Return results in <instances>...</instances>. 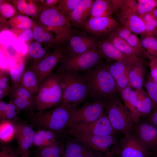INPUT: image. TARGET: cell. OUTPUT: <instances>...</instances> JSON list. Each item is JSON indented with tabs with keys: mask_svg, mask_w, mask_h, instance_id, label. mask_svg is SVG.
<instances>
[{
	"mask_svg": "<svg viewBox=\"0 0 157 157\" xmlns=\"http://www.w3.org/2000/svg\"><path fill=\"white\" fill-rule=\"evenodd\" d=\"M83 76L88 88L87 101L104 100L118 93L115 80L105 64H99Z\"/></svg>",
	"mask_w": 157,
	"mask_h": 157,
	"instance_id": "6da1fadb",
	"label": "cell"
},
{
	"mask_svg": "<svg viewBox=\"0 0 157 157\" xmlns=\"http://www.w3.org/2000/svg\"><path fill=\"white\" fill-rule=\"evenodd\" d=\"M73 106L65 103L53 108L29 116L31 123L38 128L48 129L60 134L66 133L71 124Z\"/></svg>",
	"mask_w": 157,
	"mask_h": 157,
	"instance_id": "7a4b0ae2",
	"label": "cell"
},
{
	"mask_svg": "<svg viewBox=\"0 0 157 157\" xmlns=\"http://www.w3.org/2000/svg\"><path fill=\"white\" fill-rule=\"evenodd\" d=\"M37 22L46 26L52 33L57 46L67 43L78 32L72 27L68 18L61 13L57 6L43 5Z\"/></svg>",
	"mask_w": 157,
	"mask_h": 157,
	"instance_id": "3957f363",
	"label": "cell"
},
{
	"mask_svg": "<svg viewBox=\"0 0 157 157\" xmlns=\"http://www.w3.org/2000/svg\"><path fill=\"white\" fill-rule=\"evenodd\" d=\"M35 110L42 111L63 102V89L57 74L51 73L42 83L34 97Z\"/></svg>",
	"mask_w": 157,
	"mask_h": 157,
	"instance_id": "277c9868",
	"label": "cell"
},
{
	"mask_svg": "<svg viewBox=\"0 0 157 157\" xmlns=\"http://www.w3.org/2000/svg\"><path fill=\"white\" fill-rule=\"evenodd\" d=\"M57 74L63 86V103L77 106L86 99L88 88L83 76L79 72L65 71H58Z\"/></svg>",
	"mask_w": 157,
	"mask_h": 157,
	"instance_id": "5b68a950",
	"label": "cell"
},
{
	"mask_svg": "<svg viewBox=\"0 0 157 157\" xmlns=\"http://www.w3.org/2000/svg\"><path fill=\"white\" fill-rule=\"evenodd\" d=\"M105 111L116 132L124 135L132 134L133 122L119 93L104 100Z\"/></svg>",
	"mask_w": 157,
	"mask_h": 157,
	"instance_id": "8992f818",
	"label": "cell"
},
{
	"mask_svg": "<svg viewBox=\"0 0 157 157\" xmlns=\"http://www.w3.org/2000/svg\"><path fill=\"white\" fill-rule=\"evenodd\" d=\"M68 134L83 142L98 157H112L118 147L115 135L97 136L76 133Z\"/></svg>",
	"mask_w": 157,
	"mask_h": 157,
	"instance_id": "52a82bcc",
	"label": "cell"
},
{
	"mask_svg": "<svg viewBox=\"0 0 157 157\" xmlns=\"http://www.w3.org/2000/svg\"><path fill=\"white\" fill-rule=\"evenodd\" d=\"M102 58L98 49L73 56L65 55L58 71L86 72L100 64Z\"/></svg>",
	"mask_w": 157,
	"mask_h": 157,
	"instance_id": "ba28073f",
	"label": "cell"
},
{
	"mask_svg": "<svg viewBox=\"0 0 157 157\" xmlns=\"http://www.w3.org/2000/svg\"><path fill=\"white\" fill-rule=\"evenodd\" d=\"M105 112L104 100L87 101L82 106H74L72 109L70 125L92 122L99 118Z\"/></svg>",
	"mask_w": 157,
	"mask_h": 157,
	"instance_id": "9c48e42d",
	"label": "cell"
},
{
	"mask_svg": "<svg viewBox=\"0 0 157 157\" xmlns=\"http://www.w3.org/2000/svg\"><path fill=\"white\" fill-rule=\"evenodd\" d=\"M117 132L113 128L105 111L97 119L85 124L70 125L66 133H79L91 135L105 136L115 135Z\"/></svg>",
	"mask_w": 157,
	"mask_h": 157,
	"instance_id": "30bf717a",
	"label": "cell"
},
{
	"mask_svg": "<svg viewBox=\"0 0 157 157\" xmlns=\"http://www.w3.org/2000/svg\"><path fill=\"white\" fill-rule=\"evenodd\" d=\"M122 25L112 17L90 18L82 28L96 38L108 37Z\"/></svg>",
	"mask_w": 157,
	"mask_h": 157,
	"instance_id": "8fae6325",
	"label": "cell"
},
{
	"mask_svg": "<svg viewBox=\"0 0 157 157\" xmlns=\"http://www.w3.org/2000/svg\"><path fill=\"white\" fill-rule=\"evenodd\" d=\"M65 56L64 49L57 46L54 50L40 61L31 65L38 76L39 86L51 73L54 67L60 63Z\"/></svg>",
	"mask_w": 157,
	"mask_h": 157,
	"instance_id": "7c38bea8",
	"label": "cell"
},
{
	"mask_svg": "<svg viewBox=\"0 0 157 157\" xmlns=\"http://www.w3.org/2000/svg\"><path fill=\"white\" fill-rule=\"evenodd\" d=\"M98 41L95 37L78 33L70 38L67 46L64 49L65 55L72 56L97 49Z\"/></svg>",
	"mask_w": 157,
	"mask_h": 157,
	"instance_id": "4fadbf2b",
	"label": "cell"
},
{
	"mask_svg": "<svg viewBox=\"0 0 157 157\" xmlns=\"http://www.w3.org/2000/svg\"><path fill=\"white\" fill-rule=\"evenodd\" d=\"M12 121L15 129V138L17 144V148L21 155L29 150L33 145L35 131L31 125L17 118Z\"/></svg>",
	"mask_w": 157,
	"mask_h": 157,
	"instance_id": "5bb4252c",
	"label": "cell"
},
{
	"mask_svg": "<svg viewBox=\"0 0 157 157\" xmlns=\"http://www.w3.org/2000/svg\"><path fill=\"white\" fill-rule=\"evenodd\" d=\"M119 23L132 33L141 35L146 34L144 23L139 14L128 7L120 8L115 13Z\"/></svg>",
	"mask_w": 157,
	"mask_h": 157,
	"instance_id": "9a60e30c",
	"label": "cell"
},
{
	"mask_svg": "<svg viewBox=\"0 0 157 157\" xmlns=\"http://www.w3.org/2000/svg\"><path fill=\"white\" fill-rule=\"evenodd\" d=\"M135 124V136L142 145L147 150L157 146V128L144 122Z\"/></svg>",
	"mask_w": 157,
	"mask_h": 157,
	"instance_id": "2e32d148",
	"label": "cell"
},
{
	"mask_svg": "<svg viewBox=\"0 0 157 157\" xmlns=\"http://www.w3.org/2000/svg\"><path fill=\"white\" fill-rule=\"evenodd\" d=\"M63 157H98L85 144L66 133Z\"/></svg>",
	"mask_w": 157,
	"mask_h": 157,
	"instance_id": "e0dca14e",
	"label": "cell"
},
{
	"mask_svg": "<svg viewBox=\"0 0 157 157\" xmlns=\"http://www.w3.org/2000/svg\"><path fill=\"white\" fill-rule=\"evenodd\" d=\"M97 47L103 58L111 62L119 61L132 64L140 58L132 57L124 53L106 39L98 40Z\"/></svg>",
	"mask_w": 157,
	"mask_h": 157,
	"instance_id": "ac0fdd59",
	"label": "cell"
},
{
	"mask_svg": "<svg viewBox=\"0 0 157 157\" xmlns=\"http://www.w3.org/2000/svg\"><path fill=\"white\" fill-rule=\"evenodd\" d=\"M120 157H147V150L132 134L124 135L119 143Z\"/></svg>",
	"mask_w": 157,
	"mask_h": 157,
	"instance_id": "d6986e66",
	"label": "cell"
},
{
	"mask_svg": "<svg viewBox=\"0 0 157 157\" xmlns=\"http://www.w3.org/2000/svg\"><path fill=\"white\" fill-rule=\"evenodd\" d=\"M65 134L46 129L38 128L35 132L33 145L37 148L56 145L63 141Z\"/></svg>",
	"mask_w": 157,
	"mask_h": 157,
	"instance_id": "ffe728a7",
	"label": "cell"
},
{
	"mask_svg": "<svg viewBox=\"0 0 157 157\" xmlns=\"http://www.w3.org/2000/svg\"><path fill=\"white\" fill-rule=\"evenodd\" d=\"M146 67L144 57L133 63L129 72V85L134 90L142 88L146 77Z\"/></svg>",
	"mask_w": 157,
	"mask_h": 157,
	"instance_id": "44dd1931",
	"label": "cell"
},
{
	"mask_svg": "<svg viewBox=\"0 0 157 157\" xmlns=\"http://www.w3.org/2000/svg\"><path fill=\"white\" fill-rule=\"evenodd\" d=\"M93 0H80L68 17L71 24L82 28L90 16Z\"/></svg>",
	"mask_w": 157,
	"mask_h": 157,
	"instance_id": "7402d4cb",
	"label": "cell"
},
{
	"mask_svg": "<svg viewBox=\"0 0 157 157\" xmlns=\"http://www.w3.org/2000/svg\"><path fill=\"white\" fill-rule=\"evenodd\" d=\"M124 106L130 113L134 123L140 121V116L136 108L137 97L135 90L129 86L119 94Z\"/></svg>",
	"mask_w": 157,
	"mask_h": 157,
	"instance_id": "603a6c76",
	"label": "cell"
},
{
	"mask_svg": "<svg viewBox=\"0 0 157 157\" xmlns=\"http://www.w3.org/2000/svg\"><path fill=\"white\" fill-rule=\"evenodd\" d=\"M21 14L38 19L43 5L40 1L17 0L10 1Z\"/></svg>",
	"mask_w": 157,
	"mask_h": 157,
	"instance_id": "cb8c5ba5",
	"label": "cell"
},
{
	"mask_svg": "<svg viewBox=\"0 0 157 157\" xmlns=\"http://www.w3.org/2000/svg\"><path fill=\"white\" fill-rule=\"evenodd\" d=\"M33 39L40 43L43 44L48 48L57 44L52 33L45 26L38 22H35L32 28Z\"/></svg>",
	"mask_w": 157,
	"mask_h": 157,
	"instance_id": "d4e9b609",
	"label": "cell"
},
{
	"mask_svg": "<svg viewBox=\"0 0 157 157\" xmlns=\"http://www.w3.org/2000/svg\"><path fill=\"white\" fill-rule=\"evenodd\" d=\"M19 85L28 90L33 96L37 94L39 85L36 72L31 65L24 71Z\"/></svg>",
	"mask_w": 157,
	"mask_h": 157,
	"instance_id": "484cf974",
	"label": "cell"
},
{
	"mask_svg": "<svg viewBox=\"0 0 157 157\" xmlns=\"http://www.w3.org/2000/svg\"><path fill=\"white\" fill-rule=\"evenodd\" d=\"M106 39L117 49L128 56L135 57H146L142 52L131 47L126 41L119 37L115 32Z\"/></svg>",
	"mask_w": 157,
	"mask_h": 157,
	"instance_id": "4316f807",
	"label": "cell"
},
{
	"mask_svg": "<svg viewBox=\"0 0 157 157\" xmlns=\"http://www.w3.org/2000/svg\"><path fill=\"white\" fill-rule=\"evenodd\" d=\"M135 90L137 95L136 108L138 112L140 117L147 116L152 109L151 100L146 90L142 88Z\"/></svg>",
	"mask_w": 157,
	"mask_h": 157,
	"instance_id": "83f0119b",
	"label": "cell"
},
{
	"mask_svg": "<svg viewBox=\"0 0 157 157\" xmlns=\"http://www.w3.org/2000/svg\"><path fill=\"white\" fill-rule=\"evenodd\" d=\"M113 14L109 0H95L92 4L90 18L110 17Z\"/></svg>",
	"mask_w": 157,
	"mask_h": 157,
	"instance_id": "f1b7e54d",
	"label": "cell"
},
{
	"mask_svg": "<svg viewBox=\"0 0 157 157\" xmlns=\"http://www.w3.org/2000/svg\"><path fill=\"white\" fill-rule=\"evenodd\" d=\"M142 36L140 40L146 57L150 60L157 58V39L153 35Z\"/></svg>",
	"mask_w": 157,
	"mask_h": 157,
	"instance_id": "f546056e",
	"label": "cell"
},
{
	"mask_svg": "<svg viewBox=\"0 0 157 157\" xmlns=\"http://www.w3.org/2000/svg\"><path fill=\"white\" fill-rule=\"evenodd\" d=\"M35 22L29 17L18 13L7 21V24L14 30L32 28Z\"/></svg>",
	"mask_w": 157,
	"mask_h": 157,
	"instance_id": "4dcf8cb0",
	"label": "cell"
},
{
	"mask_svg": "<svg viewBox=\"0 0 157 157\" xmlns=\"http://www.w3.org/2000/svg\"><path fill=\"white\" fill-rule=\"evenodd\" d=\"M16 130L12 120H0V140L3 144H6L15 138Z\"/></svg>",
	"mask_w": 157,
	"mask_h": 157,
	"instance_id": "1f68e13d",
	"label": "cell"
},
{
	"mask_svg": "<svg viewBox=\"0 0 157 157\" xmlns=\"http://www.w3.org/2000/svg\"><path fill=\"white\" fill-rule=\"evenodd\" d=\"M131 65L119 61H111L105 64L115 81L129 72Z\"/></svg>",
	"mask_w": 157,
	"mask_h": 157,
	"instance_id": "d6a6232c",
	"label": "cell"
},
{
	"mask_svg": "<svg viewBox=\"0 0 157 157\" xmlns=\"http://www.w3.org/2000/svg\"><path fill=\"white\" fill-rule=\"evenodd\" d=\"M48 50V48H43L41 43L37 41L31 42L28 47V54L33 61L32 64L40 61L48 55L49 53Z\"/></svg>",
	"mask_w": 157,
	"mask_h": 157,
	"instance_id": "836d02e7",
	"label": "cell"
},
{
	"mask_svg": "<svg viewBox=\"0 0 157 157\" xmlns=\"http://www.w3.org/2000/svg\"><path fill=\"white\" fill-rule=\"evenodd\" d=\"M144 86L151 100L152 109L154 110L157 109V85L150 72L146 76Z\"/></svg>",
	"mask_w": 157,
	"mask_h": 157,
	"instance_id": "e575fe53",
	"label": "cell"
},
{
	"mask_svg": "<svg viewBox=\"0 0 157 157\" xmlns=\"http://www.w3.org/2000/svg\"><path fill=\"white\" fill-rule=\"evenodd\" d=\"M25 67V62L22 60L10 69L9 73L12 83V87L19 85L21 76L26 69Z\"/></svg>",
	"mask_w": 157,
	"mask_h": 157,
	"instance_id": "d590c367",
	"label": "cell"
},
{
	"mask_svg": "<svg viewBox=\"0 0 157 157\" xmlns=\"http://www.w3.org/2000/svg\"><path fill=\"white\" fill-rule=\"evenodd\" d=\"M145 28L146 34L153 35L157 31V19L152 12L140 16Z\"/></svg>",
	"mask_w": 157,
	"mask_h": 157,
	"instance_id": "8d00e7d4",
	"label": "cell"
},
{
	"mask_svg": "<svg viewBox=\"0 0 157 157\" xmlns=\"http://www.w3.org/2000/svg\"><path fill=\"white\" fill-rule=\"evenodd\" d=\"M20 111L24 110L29 116L33 115L35 110L34 101L21 99L17 97H10Z\"/></svg>",
	"mask_w": 157,
	"mask_h": 157,
	"instance_id": "74e56055",
	"label": "cell"
},
{
	"mask_svg": "<svg viewBox=\"0 0 157 157\" xmlns=\"http://www.w3.org/2000/svg\"><path fill=\"white\" fill-rule=\"evenodd\" d=\"M137 13L140 16L152 12L157 6L156 0H138Z\"/></svg>",
	"mask_w": 157,
	"mask_h": 157,
	"instance_id": "f35d334b",
	"label": "cell"
},
{
	"mask_svg": "<svg viewBox=\"0 0 157 157\" xmlns=\"http://www.w3.org/2000/svg\"><path fill=\"white\" fill-rule=\"evenodd\" d=\"M80 1L60 0L57 7L62 14L68 18Z\"/></svg>",
	"mask_w": 157,
	"mask_h": 157,
	"instance_id": "ab89813d",
	"label": "cell"
},
{
	"mask_svg": "<svg viewBox=\"0 0 157 157\" xmlns=\"http://www.w3.org/2000/svg\"><path fill=\"white\" fill-rule=\"evenodd\" d=\"M12 91L10 94V97H17L34 101V96L28 90L20 85L12 87Z\"/></svg>",
	"mask_w": 157,
	"mask_h": 157,
	"instance_id": "60d3db41",
	"label": "cell"
},
{
	"mask_svg": "<svg viewBox=\"0 0 157 157\" xmlns=\"http://www.w3.org/2000/svg\"><path fill=\"white\" fill-rule=\"evenodd\" d=\"M0 13L1 17L5 19H9L19 13L14 5L6 2L0 3Z\"/></svg>",
	"mask_w": 157,
	"mask_h": 157,
	"instance_id": "b9f144b4",
	"label": "cell"
},
{
	"mask_svg": "<svg viewBox=\"0 0 157 157\" xmlns=\"http://www.w3.org/2000/svg\"><path fill=\"white\" fill-rule=\"evenodd\" d=\"M20 155L17 148L7 144H1L0 157H20Z\"/></svg>",
	"mask_w": 157,
	"mask_h": 157,
	"instance_id": "7bdbcfd3",
	"label": "cell"
},
{
	"mask_svg": "<svg viewBox=\"0 0 157 157\" xmlns=\"http://www.w3.org/2000/svg\"><path fill=\"white\" fill-rule=\"evenodd\" d=\"M20 112L13 101L10 99L7 104L5 111V119L12 120L17 118V115Z\"/></svg>",
	"mask_w": 157,
	"mask_h": 157,
	"instance_id": "ee69618b",
	"label": "cell"
},
{
	"mask_svg": "<svg viewBox=\"0 0 157 157\" xmlns=\"http://www.w3.org/2000/svg\"><path fill=\"white\" fill-rule=\"evenodd\" d=\"M14 31H17V35L18 39L22 42L29 41L33 39L32 28L14 30Z\"/></svg>",
	"mask_w": 157,
	"mask_h": 157,
	"instance_id": "f6af8a7d",
	"label": "cell"
},
{
	"mask_svg": "<svg viewBox=\"0 0 157 157\" xmlns=\"http://www.w3.org/2000/svg\"><path fill=\"white\" fill-rule=\"evenodd\" d=\"M10 77L9 73L1 69L0 72V89L11 93L12 88L9 81Z\"/></svg>",
	"mask_w": 157,
	"mask_h": 157,
	"instance_id": "bcb514c9",
	"label": "cell"
},
{
	"mask_svg": "<svg viewBox=\"0 0 157 157\" xmlns=\"http://www.w3.org/2000/svg\"><path fill=\"white\" fill-rule=\"evenodd\" d=\"M125 41L132 47L142 52L146 57L140 39L135 33H132Z\"/></svg>",
	"mask_w": 157,
	"mask_h": 157,
	"instance_id": "7dc6e473",
	"label": "cell"
},
{
	"mask_svg": "<svg viewBox=\"0 0 157 157\" xmlns=\"http://www.w3.org/2000/svg\"><path fill=\"white\" fill-rule=\"evenodd\" d=\"M115 32L119 37L125 41L133 33L129 29L122 25Z\"/></svg>",
	"mask_w": 157,
	"mask_h": 157,
	"instance_id": "c3c4849f",
	"label": "cell"
},
{
	"mask_svg": "<svg viewBox=\"0 0 157 157\" xmlns=\"http://www.w3.org/2000/svg\"><path fill=\"white\" fill-rule=\"evenodd\" d=\"M148 65L150 68V74L157 85V58L150 60Z\"/></svg>",
	"mask_w": 157,
	"mask_h": 157,
	"instance_id": "681fc988",
	"label": "cell"
},
{
	"mask_svg": "<svg viewBox=\"0 0 157 157\" xmlns=\"http://www.w3.org/2000/svg\"><path fill=\"white\" fill-rule=\"evenodd\" d=\"M7 103L3 100L0 101V120L5 119V114Z\"/></svg>",
	"mask_w": 157,
	"mask_h": 157,
	"instance_id": "f907efd6",
	"label": "cell"
},
{
	"mask_svg": "<svg viewBox=\"0 0 157 157\" xmlns=\"http://www.w3.org/2000/svg\"><path fill=\"white\" fill-rule=\"evenodd\" d=\"M43 5L49 6H57L58 4V0H40Z\"/></svg>",
	"mask_w": 157,
	"mask_h": 157,
	"instance_id": "816d5d0a",
	"label": "cell"
},
{
	"mask_svg": "<svg viewBox=\"0 0 157 157\" xmlns=\"http://www.w3.org/2000/svg\"><path fill=\"white\" fill-rule=\"evenodd\" d=\"M151 124L155 126H157V109L154 110L150 119Z\"/></svg>",
	"mask_w": 157,
	"mask_h": 157,
	"instance_id": "f5cc1de1",
	"label": "cell"
},
{
	"mask_svg": "<svg viewBox=\"0 0 157 157\" xmlns=\"http://www.w3.org/2000/svg\"><path fill=\"white\" fill-rule=\"evenodd\" d=\"M10 94V93L9 92L0 89V101H2L3 98Z\"/></svg>",
	"mask_w": 157,
	"mask_h": 157,
	"instance_id": "db71d44e",
	"label": "cell"
},
{
	"mask_svg": "<svg viewBox=\"0 0 157 157\" xmlns=\"http://www.w3.org/2000/svg\"><path fill=\"white\" fill-rule=\"evenodd\" d=\"M30 152L29 151H26L21 154L20 157H29Z\"/></svg>",
	"mask_w": 157,
	"mask_h": 157,
	"instance_id": "11a10c76",
	"label": "cell"
},
{
	"mask_svg": "<svg viewBox=\"0 0 157 157\" xmlns=\"http://www.w3.org/2000/svg\"><path fill=\"white\" fill-rule=\"evenodd\" d=\"M152 13L157 19V8H156L152 12Z\"/></svg>",
	"mask_w": 157,
	"mask_h": 157,
	"instance_id": "9f6ffc18",
	"label": "cell"
},
{
	"mask_svg": "<svg viewBox=\"0 0 157 157\" xmlns=\"http://www.w3.org/2000/svg\"><path fill=\"white\" fill-rule=\"evenodd\" d=\"M156 157H157V154H156Z\"/></svg>",
	"mask_w": 157,
	"mask_h": 157,
	"instance_id": "6f0895ef",
	"label": "cell"
},
{
	"mask_svg": "<svg viewBox=\"0 0 157 157\" xmlns=\"http://www.w3.org/2000/svg\"><path fill=\"white\" fill-rule=\"evenodd\" d=\"M156 4H157V0H156Z\"/></svg>",
	"mask_w": 157,
	"mask_h": 157,
	"instance_id": "680465c9",
	"label": "cell"
}]
</instances>
